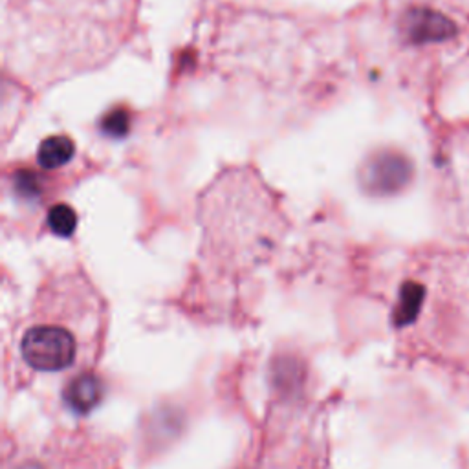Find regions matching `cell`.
<instances>
[{
  "label": "cell",
  "mask_w": 469,
  "mask_h": 469,
  "mask_svg": "<svg viewBox=\"0 0 469 469\" xmlns=\"http://www.w3.org/2000/svg\"><path fill=\"white\" fill-rule=\"evenodd\" d=\"M134 20V0H6L8 68L46 86L105 65Z\"/></svg>",
  "instance_id": "cell-1"
},
{
  "label": "cell",
  "mask_w": 469,
  "mask_h": 469,
  "mask_svg": "<svg viewBox=\"0 0 469 469\" xmlns=\"http://www.w3.org/2000/svg\"><path fill=\"white\" fill-rule=\"evenodd\" d=\"M390 321L405 351L469 401V266L431 264L403 277Z\"/></svg>",
  "instance_id": "cell-2"
},
{
  "label": "cell",
  "mask_w": 469,
  "mask_h": 469,
  "mask_svg": "<svg viewBox=\"0 0 469 469\" xmlns=\"http://www.w3.org/2000/svg\"><path fill=\"white\" fill-rule=\"evenodd\" d=\"M20 354L26 365L40 372H59L74 365L77 341L59 323H37L20 339Z\"/></svg>",
  "instance_id": "cell-3"
},
{
  "label": "cell",
  "mask_w": 469,
  "mask_h": 469,
  "mask_svg": "<svg viewBox=\"0 0 469 469\" xmlns=\"http://www.w3.org/2000/svg\"><path fill=\"white\" fill-rule=\"evenodd\" d=\"M396 43L403 48H422L454 39L459 24L447 13L422 4H409L398 11L394 19Z\"/></svg>",
  "instance_id": "cell-4"
},
{
  "label": "cell",
  "mask_w": 469,
  "mask_h": 469,
  "mask_svg": "<svg viewBox=\"0 0 469 469\" xmlns=\"http://www.w3.org/2000/svg\"><path fill=\"white\" fill-rule=\"evenodd\" d=\"M413 165L401 154H378L367 165L365 182L376 193H396L410 180Z\"/></svg>",
  "instance_id": "cell-5"
},
{
  "label": "cell",
  "mask_w": 469,
  "mask_h": 469,
  "mask_svg": "<svg viewBox=\"0 0 469 469\" xmlns=\"http://www.w3.org/2000/svg\"><path fill=\"white\" fill-rule=\"evenodd\" d=\"M103 396V385L95 374L92 372H83L75 376L68 385L63 390V398L70 409L77 413H89L101 401Z\"/></svg>",
  "instance_id": "cell-6"
},
{
  "label": "cell",
  "mask_w": 469,
  "mask_h": 469,
  "mask_svg": "<svg viewBox=\"0 0 469 469\" xmlns=\"http://www.w3.org/2000/svg\"><path fill=\"white\" fill-rule=\"evenodd\" d=\"M75 145L68 136H49L43 139L37 151V162L40 169L54 171V169L65 167L70 160L74 158Z\"/></svg>",
  "instance_id": "cell-7"
},
{
  "label": "cell",
  "mask_w": 469,
  "mask_h": 469,
  "mask_svg": "<svg viewBox=\"0 0 469 469\" xmlns=\"http://www.w3.org/2000/svg\"><path fill=\"white\" fill-rule=\"evenodd\" d=\"M48 227L57 235H70L75 229V213L68 206H55L49 211Z\"/></svg>",
  "instance_id": "cell-8"
},
{
  "label": "cell",
  "mask_w": 469,
  "mask_h": 469,
  "mask_svg": "<svg viewBox=\"0 0 469 469\" xmlns=\"http://www.w3.org/2000/svg\"><path fill=\"white\" fill-rule=\"evenodd\" d=\"M462 469H469V454L464 456V462H462Z\"/></svg>",
  "instance_id": "cell-9"
}]
</instances>
